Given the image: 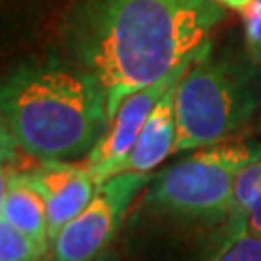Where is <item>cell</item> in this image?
Returning <instances> with one entry per match:
<instances>
[{
    "label": "cell",
    "mask_w": 261,
    "mask_h": 261,
    "mask_svg": "<svg viewBox=\"0 0 261 261\" xmlns=\"http://www.w3.org/2000/svg\"><path fill=\"white\" fill-rule=\"evenodd\" d=\"M221 19L215 0H74L60 35L75 68L105 93L111 122L128 95L201 55Z\"/></svg>",
    "instance_id": "6da1fadb"
},
{
    "label": "cell",
    "mask_w": 261,
    "mask_h": 261,
    "mask_svg": "<svg viewBox=\"0 0 261 261\" xmlns=\"http://www.w3.org/2000/svg\"><path fill=\"white\" fill-rule=\"evenodd\" d=\"M0 112L19 149L41 163L87 155L109 128L97 82L60 62L18 66L0 80Z\"/></svg>",
    "instance_id": "7a4b0ae2"
},
{
    "label": "cell",
    "mask_w": 261,
    "mask_h": 261,
    "mask_svg": "<svg viewBox=\"0 0 261 261\" xmlns=\"http://www.w3.org/2000/svg\"><path fill=\"white\" fill-rule=\"evenodd\" d=\"M261 159V145L223 141L159 172L145 203L159 211L190 219H226L234 180L244 167Z\"/></svg>",
    "instance_id": "3957f363"
},
{
    "label": "cell",
    "mask_w": 261,
    "mask_h": 261,
    "mask_svg": "<svg viewBox=\"0 0 261 261\" xmlns=\"http://www.w3.org/2000/svg\"><path fill=\"white\" fill-rule=\"evenodd\" d=\"M209 48L176 85L174 153L223 143L252 112L253 103L238 74L228 64L211 60Z\"/></svg>",
    "instance_id": "277c9868"
},
{
    "label": "cell",
    "mask_w": 261,
    "mask_h": 261,
    "mask_svg": "<svg viewBox=\"0 0 261 261\" xmlns=\"http://www.w3.org/2000/svg\"><path fill=\"white\" fill-rule=\"evenodd\" d=\"M149 182V174L124 172L101 184L91 203L50 242L55 261L97 259L118 230L134 197Z\"/></svg>",
    "instance_id": "5b68a950"
},
{
    "label": "cell",
    "mask_w": 261,
    "mask_h": 261,
    "mask_svg": "<svg viewBox=\"0 0 261 261\" xmlns=\"http://www.w3.org/2000/svg\"><path fill=\"white\" fill-rule=\"evenodd\" d=\"M197 56L182 62L165 80H161V82L149 85L145 89H140L136 93L128 95L122 101L116 114L109 122V128L101 136V140L97 141L93 149L85 155L87 157L85 159V165L91 170L95 182L99 186L105 184L107 180H111V178L120 174L124 165H126V161L130 157L132 149L138 143V138H140L141 130L145 126V120L149 118L151 111L157 107L161 97L167 93L176 82H180V77L186 74V70L192 66V62L196 60Z\"/></svg>",
    "instance_id": "8992f818"
},
{
    "label": "cell",
    "mask_w": 261,
    "mask_h": 261,
    "mask_svg": "<svg viewBox=\"0 0 261 261\" xmlns=\"http://www.w3.org/2000/svg\"><path fill=\"white\" fill-rule=\"evenodd\" d=\"M18 174L45 199L50 242L91 203L99 188L85 163L45 161L41 167Z\"/></svg>",
    "instance_id": "52a82bcc"
},
{
    "label": "cell",
    "mask_w": 261,
    "mask_h": 261,
    "mask_svg": "<svg viewBox=\"0 0 261 261\" xmlns=\"http://www.w3.org/2000/svg\"><path fill=\"white\" fill-rule=\"evenodd\" d=\"M178 82L167 93L161 97L157 107L151 111L149 118L141 130L136 147L132 149L130 157L122 168L124 172H140L149 174L159 167L168 155L174 153L176 143V112H174V97H176Z\"/></svg>",
    "instance_id": "ba28073f"
},
{
    "label": "cell",
    "mask_w": 261,
    "mask_h": 261,
    "mask_svg": "<svg viewBox=\"0 0 261 261\" xmlns=\"http://www.w3.org/2000/svg\"><path fill=\"white\" fill-rule=\"evenodd\" d=\"M2 221L18 228L19 232L29 236L39 248L47 252L50 238H48V217L45 199L29 182H25L18 172L10 182L8 194L4 199Z\"/></svg>",
    "instance_id": "9c48e42d"
},
{
    "label": "cell",
    "mask_w": 261,
    "mask_h": 261,
    "mask_svg": "<svg viewBox=\"0 0 261 261\" xmlns=\"http://www.w3.org/2000/svg\"><path fill=\"white\" fill-rule=\"evenodd\" d=\"M261 194V159L244 167L234 180L230 205L226 213V238L230 240L248 230V219L255 199Z\"/></svg>",
    "instance_id": "30bf717a"
},
{
    "label": "cell",
    "mask_w": 261,
    "mask_h": 261,
    "mask_svg": "<svg viewBox=\"0 0 261 261\" xmlns=\"http://www.w3.org/2000/svg\"><path fill=\"white\" fill-rule=\"evenodd\" d=\"M45 253L29 236L0 221V261H39Z\"/></svg>",
    "instance_id": "8fae6325"
},
{
    "label": "cell",
    "mask_w": 261,
    "mask_h": 261,
    "mask_svg": "<svg viewBox=\"0 0 261 261\" xmlns=\"http://www.w3.org/2000/svg\"><path fill=\"white\" fill-rule=\"evenodd\" d=\"M213 261H261V238L246 232L224 240Z\"/></svg>",
    "instance_id": "7c38bea8"
},
{
    "label": "cell",
    "mask_w": 261,
    "mask_h": 261,
    "mask_svg": "<svg viewBox=\"0 0 261 261\" xmlns=\"http://www.w3.org/2000/svg\"><path fill=\"white\" fill-rule=\"evenodd\" d=\"M246 47L253 62H261V0H253L242 12Z\"/></svg>",
    "instance_id": "4fadbf2b"
},
{
    "label": "cell",
    "mask_w": 261,
    "mask_h": 261,
    "mask_svg": "<svg viewBox=\"0 0 261 261\" xmlns=\"http://www.w3.org/2000/svg\"><path fill=\"white\" fill-rule=\"evenodd\" d=\"M18 149L19 147L12 136L8 122L4 118V114L0 112V165H10L16 159Z\"/></svg>",
    "instance_id": "5bb4252c"
},
{
    "label": "cell",
    "mask_w": 261,
    "mask_h": 261,
    "mask_svg": "<svg viewBox=\"0 0 261 261\" xmlns=\"http://www.w3.org/2000/svg\"><path fill=\"white\" fill-rule=\"evenodd\" d=\"M248 234H252V236H257L261 238V194L259 197L255 199V203H253L252 211H250V219H248Z\"/></svg>",
    "instance_id": "9a60e30c"
},
{
    "label": "cell",
    "mask_w": 261,
    "mask_h": 261,
    "mask_svg": "<svg viewBox=\"0 0 261 261\" xmlns=\"http://www.w3.org/2000/svg\"><path fill=\"white\" fill-rule=\"evenodd\" d=\"M14 178V170L10 165H0V221H2V209H4V199L8 194L10 182Z\"/></svg>",
    "instance_id": "2e32d148"
},
{
    "label": "cell",
    "mask_w": 261,
    "mask_h": 261,
    "mask_svg": "<svg viewBox=\"0 0 261 261\" xmlns=\"http://www.w3.org/2000/svg\"><path fill=\"white\" fill-rule=\"evenodd\" d=\"M219 6H223V8H228V10H238V12H244V10L248 8L250 4H252L253 0H215Z\"/></svg>",
    "instance_id": "e0dca14e"
},
{
    "label": "cell",
    "mask_w": 261,
    "mask_h": 261,
    "mask_svg": "<svg viewBox=\"0 0 261 261\" xmlns=\"http://www.w3.org/2000/svg\"><path fill=\"white\" fill-rule=\"evenodd\" d=\"M99 261H109V259H99Z\"/></svg>",
    "instance_id": "ac0fdd59"
},
{
    "label": "cell",
    "mask_w": 261,
    "mask_h": 261,
    "mask_svg": "<svg viewBox=\"0 0 261 261\" xmlns=\"http://www.w3.org/2000/svg\"><path fill=\"white\" fill-rule=\"evenodd\" d=\"M259 128H261V120H259Z\"/></svg>",
    "instance_id": "d6986e66"
}]
</instances>
